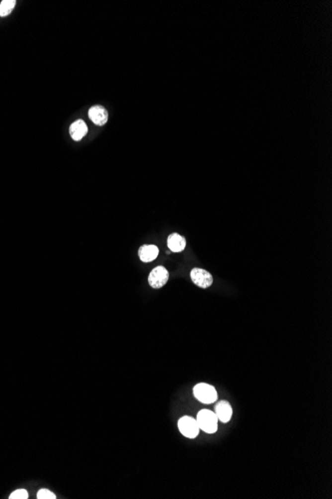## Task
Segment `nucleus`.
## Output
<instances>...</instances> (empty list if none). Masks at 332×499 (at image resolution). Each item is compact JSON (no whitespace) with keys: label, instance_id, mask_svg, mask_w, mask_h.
Listing matches in <instances>:
<instances>
[{"label":"nucleus","instance_id":"nucleus-12","mask_svg":"<svg viewBox=\"0 0 332 499\" xmlns=\"http://www.w3.org/2000/svg\"><path fill=\"white\" fill-rule=\"evenodd\" d=\"M37 498L38 499H56L57 497H56V495L52 491H50V490H48L46 488H43V489H40L38 491Z\"/></svg>","mask_w":332,"mask_h":499},{"label":"nucleus","instance_id":"nucleus-9","mask_svg":"<svg viewBox=\"0 0 332 499\" xmlns=\"http://www.w3.org/2000/svg\"><path fill=\"white\" fill-rule=\"evenodd\" d=\"M167 245L171 252H181L186 246V240L178 233H172L167 238Z\"/></svg>","mask_w":332,"mask_h":499},{"label":"nucleus","instance_id":"nucleus-1","mask_svg":"<svg viewBox=\"0 0 332 499\" xmlns=\"http://www.w3.org/2000/svg\"><path fill=\"white\" fill-rule=\"evenodd\" d=\"M200 429L207 433H215L218 429V417L210 409H201L196 418Z\"/></svg>","mask_w":332,"mask_h":499},{"label":"nucleus","instance_id":"nucleus-2","mask_svg":"<svg viewBox=\"0 0 332 499\" xmlns=\"http://www.w3.org/2000/svg\"><path fill=\"white\" fill-rule=\"evenodd\" d=\"M193 393L195 397L203 403H212L218 398L217 390L215 389V387L205 382L197 383L193 388Z\"/></svg>","mask_w":332,"mask_h":499},{"label":"nucleus","instance_id":"nucleus-13","mask_svg":"<svg viewBox=\"0 0 332 499\" xmlns=\"http://www.w3.org/2000/svg\"><path fill=\"white\" fill-rule=\"evenodd\" d=\"M9 498L10 499H27L28 492L26 489H17L10 494Z\"/></svg>","mask_w":332,"mask_h":499},{"label":"nucleus","instance_id":"nucleus-8","mask_svg":"<svg viewBox=\"0 0 332 499\" xmlns=\"http://www.w3.org/2000/svg\"><path fill=\"white\" fill-rule=\"evenodd\" d=\"M87 132V126L83 120H77L70 125V134L74 140H81Z\"/></svg>","mask_w":332,"mask_h":499},{"label":"nucleus","instance_id":"nucleus-4","mask_svg":"<svg viewBox=\"0 0 332 499\" xmlns=\"http://www.w3.org/2000/svg\"><path fill=\"white\" fill-rule=\"evenodd\" d=\"M169 278V273L167 269L163 266L155 267L148 276V283L154 289H159L163 287Z\"/></svg>","mask_w":332,"mask_h":499},{"label":"nucleus","instance_id":"nucleus-5","mask_svg":"<svg viewBox=\"0 0 332 499\" xmlns=\"http://www.w3.org/2000/svg\"><path fill=\"white\" fill-rule=\"evenodd\" d=\"M190 277L196 286L203 289L210 287L213 283L212 275L208 271L201 268L192 269L190 272Z\"/></svg>","mask_w":332,"mask_h":499},{"label":"nucleus","instance_id":"nucleus-3","mask_svg":"<svg viewBox=\"0 0 332 499\" xmlns=\"http://www.w3.org/2000/svg\"><path fill=\"white\" fill-rule=\"evenodd\" d=\"M178 428L180 432L188 438H195L199 434L200 430L197 420L188 415L183 416L178 420Z\"/></svg>","mask_w":332,"mask_h":499},{"label":"nucleus","instance_id":"nucleus-11","mask_svg":"<svg viewBox=\"0 0 332 499\" xmlns=\"http://www.w3.org/2000/svg\"><path fill=\"white\" fill-rule=\"evenodd\" d=\"M16 5L15 0H3L0 3V16L5 17L11 13L13 8Z\"/></svg>","mask_w":332,"mask_h":499},{"label":"nucleus","instance_id":"nucleus-10","mask_svg":"<svg viewBox=\"0 0 332 499\" xmlns=\"http://www.w3.org/2000/svg\"><path fill=\"white\" fill-rule=\"evenodd\" d=\"M158 248L155 245H142L138 249V256L142 262H151L158 255Z\"/></svg>","mask_w":332,"mask_h":499},{"label":"nucleus","instance_id":"nucleus-6","mask_svg":"<svg viewBox=\"0 0 332 499\" xmlns=\"http://www.w3.org/2000/svg\"><path fill=\"white\" fill-rule=\"evenodd\" d=\"M88 117L96 125H103L107 122L108 114L103 107L93 106L88 110Z\"/></svg>","mask_w":332,"mask_h":499},{"label":"nucleus","instance_id":"nucleus-7","mask_svg":"<svg viewBox=\"0 0 332 499\" xmlns=\"http://www.w3.org/2000/svg\"><path fill=\"white\" fill-rule=\"evenodd\" d=\"M215 413L218 417V420H221L222 422L226 423L231 419L233 414V409L229 401L221 400L218 401L217 404L215 405Z\"/></svg>","mask_w":332,"mask_h":499}]
</instances>
